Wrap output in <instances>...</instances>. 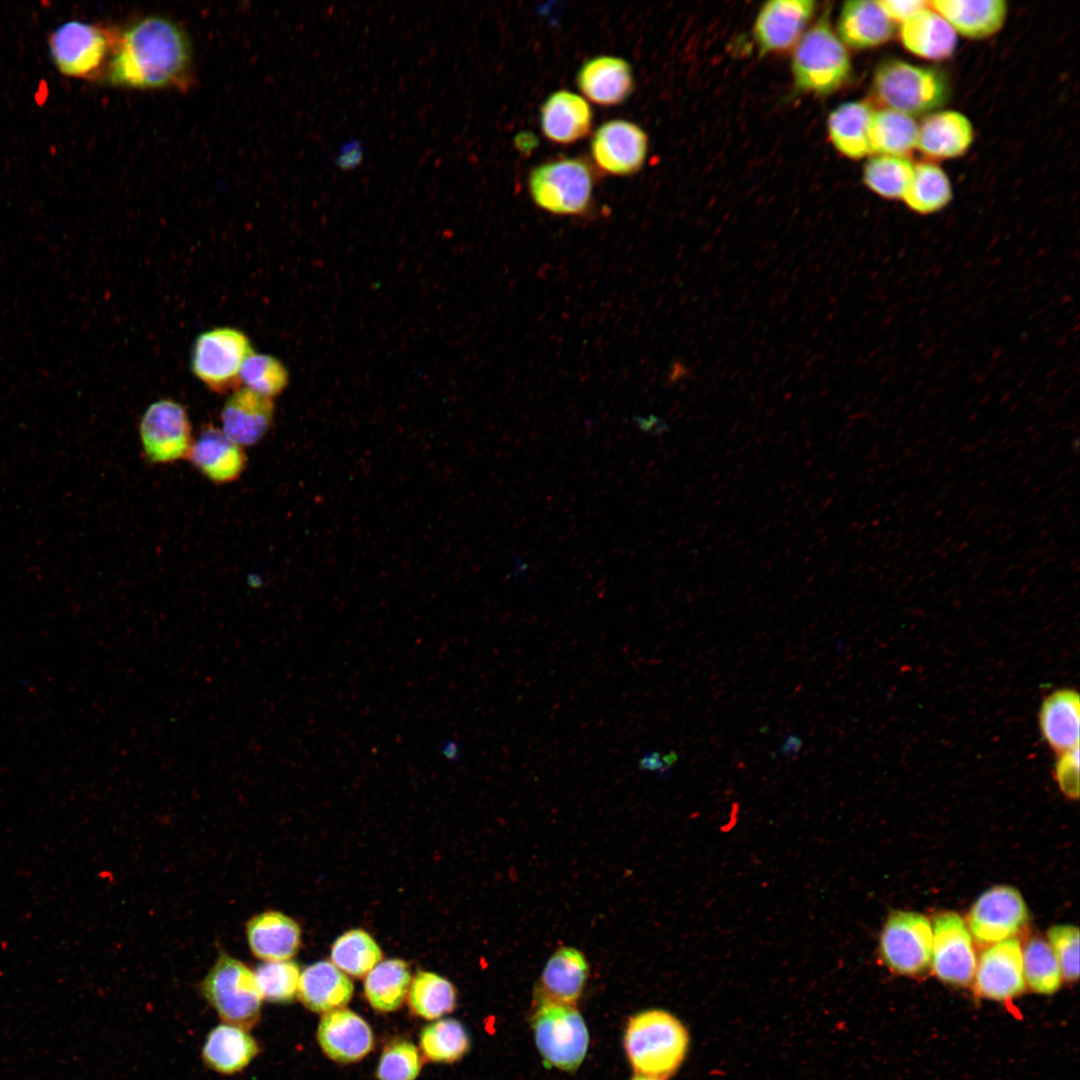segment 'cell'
<instances>
[{
    "label": "cell",
    "instance_id": "21",
    "mask_svg": "<svg viewBox=\"0 0 1080 1080\" xmlns=\"http://www.w3.org/2000/svg\"><path fill=\"white\" fill-rule=\"evenodd\" d=\"M188 459L208 480L225 484L237 480L246 466L242 446L221 428L208 425L193 440Z\"/></svg>",
    "mask_w": 1080,
    "mask_h": 1080
},
{
    "label": "cell",
    "instance_id": "34",
    "mask_svg": "<svg viewBox=\"0 0 1080 1080\" xmlns=\"http://www.w3.org/2000/svg\"><path fill=\"white\" fill-rule=\"evenodd\" d=\"M952 196L946 173L933 163H920L914 166L911 182L902 200L913 212L927 215L946 207Z\"/></svg>",
    "mask_w": 1080,
    "mask_h": 1080
},
{
    "label": "cell",
    "instance_id": "2",
    "mask_svg": "<svg viewBox=\"0 0 1080 1080\" xmlns=\"http://www.w3.org/2000/svg\"><path fill=\"white\" fill-rule=\"evenodd\" d=\"M690 1043L682 1022L668 1011L651 1009L630 1018L624 1035L627 1058L638 1073L664 1080L683 1063Z\"/></svg>",
    "mask_w": 1080,
    "mask_h": 1080
},
{
    "label": "cell",
    "instance_id": "4",
    "mask_svg": "<svg viewBox=\"0 0 1080 1080\" xmlns=\"http://www.w3.org/2000/svg\"><path fill=\"white\" fill-rule=\"evenodd\" d=\"M872 89L885 108L911 117L940 107L949 94L948 82L941 72L896 59L878 66Z\"/></svg>",
    "mask_w": 1080,
    "mask_h": 1080
},
{
    "label": "cell",
    "instance_id": "10",
    "mask_svg": "<svg viewBox=\"0 0 1080 1080\" xmlns=\"http://www.w3.org/2000/svg\"><path fill=\"white\" fill-rule=\"evenodd\" d=\"M932 939V925L927 917L916 912L895 911L889 915L880 934V959L899 974H920L931 962Z\"/></svg>",
    "mask_w": 1080,
    "mask_h": 1080
},
{
    "label": "cell",
    "instance_id": "44",
    "mask_svg": "<svg viewBox=\"0 0 1080 1080\" xmlns=\"http://www.w3.org/2000/svg\"><path fill=\"white\" fill-rule=\"evenodd\" d=\"M1054 776L1061 792L1070 799L1079 797V746L1058 754Z\"/></svg>",
    "mask_w": 1080,
    "mask_h": 1080
},
{
    "label": "cell",
    "instance_id": "38",
    "mask_svg": "<svg viewBox=\"0 0 1080 1080\" xmlns=\"http://www.w3.org/2000/svg\"><path fill=\"white\" fill-rule=\"evenodd\" d=\"M424 1055L434 1061L450 1063L460 1059L470 1047L465 1027L455 1019L446 1018L427 1025L420 1034Z\"/></svg>",
    "mask_w": 1080,
    "mask_h": 1080
},
{
    "label": "cell",
    "instance_id": "25",
    "mask_svg": "<svg viewBox=\"0 0 1080 1080\" xmlns=\"http://www.w3.org/2000/svg\"><path fill=\"white\" fill-rule=\"evenodd\" d=\"M973 138L970 120L960 112L947 110L923 120L918 126L916 147L931 158H956L970 148Z\"/></svg>",
    "mask_w": 1080,
    "mask_h": 1080
},
{
    "label": "cell",
    "instance_id": "40",
    "mask_svg": "<svg viewBox=\"0 0 1080 1080\" xmlns=\"http://www.w3.org/2000/svg\"><path fill=\"white\" fill-rule=\"evenodd\" d=\"M253 972L262 999L288 1003L295 998L301 974L296 962L291 959L263 961Z\"/></svg>",
    "mask_w": 1080,
    "mask_h": 1080
},
{
    "label": "cell",
    "instance_id": "24",
    "mask_svg": "<svg viewBox=\"0 0 1080 1080\" xmlns=\"http://www.w3.org/2000/svg\"><path fill=\"white\" fill-rule=\"evenodd\" d=\"M837 32L844 45L854 49H870L892 38L894 23L878 1L851 0L842 5Z\"/></svg>",
    "mask_w": 1080,
    "mask_h": 1080
},
{
    "label": "cell",
    "instance_id": "9",
    "mask_svg": "<svg viewBox=\"0 0 1080 1080\" xmlns=\"http://www.w3.org/2000/svg\"><path fill=\"white\" fill-rule=\"evenodd\" d=\"M248 337L240 330L219 327L201 333L193 347L192 371L210 390L224 393L239 389L240 370L253 354Z\"/></svg>",
    "mask_w": 1080,
    "mask_h": 1080
},
{
    "label": "cell",
    "instance_id": "1",
    "mask_svg": "<svg viewBox=\"0 0 1080 1080\" xmlns=\"http://www.w3.org/2000/svg\"><path fill=\"white\" fill-rule=\"evenodd\" d=\"M190 40L177 23L147 16L119 32L106 79L130 89L184 88L191 81Z\"/></svg>",
    "mask_w": 1080,
    "mask_h": 1080
},
{
    "label": "cell",
    "instance_id": "29",
    "mask_svg": "<svg viewBox=\"0 0 1080 1080\" xmlns=\"http://www.w3.org/2000/svg\"><path fill=\"white\" fill-rule=\"evenodd\" d=\"M903 46L914 55L929 60L949 58L957 46V33L948 21L926 8L900 27Z\"/></svg>",
    "mask_w": 1080,
    "mask_h": 1080
},
{
    "label": "cell",
    "instance_id": "28",
    "mask_svg": "<svg viewBox=\"0 0 1080 1080\" xmlns=\"http://www.w3.org/2000/svg\"><path fill=\"white\" fill-rule=\"evenodd\" d=\"M1080 700L1076 690L1065 688L1049 694L1039 711L1042 737L1058 754L1079 746Z\"/></svg>",
    "mask_w": 1080,
    "mask_h": 1080
},
{
    "label": "cell",
    "instance_id": "12",
    "mask_svg": "<svg viewBox=\"0 0 1080 1080\" xmlns=\"http://www.w3.org/2000/svg\"><path fill=\"white\" fill-rule=\"evenodd\" d=\"M932 968L945 983L970 984L977 960L970 932L955 912L938 914L932 926Z\"/></svg>",
    "mask_w": 1080,
    "mask_h": 1080
},
{
    "label": "cell",
    "instance_id": "5",
    "mask_svg": "<svg viewBox=\"0 0 1080 1080\" xmlns=\"http://www.w3.org/2000/svg\"><path fill=\"white\" fill-rule=\"evenodd\" d=\"M200 992L227 1024L248 1029L260 1018L262 996L254 972L227 952L219 953Z\"/></svg>",
    "mask_w": 1080,
    "mask_h": 1080
},
{
    "label": "cell",
    "instance_id": "37",
    "mask_svg": "<svg viewBox=\"0 0 1080 1080\" xmlns=\"http://www.w3.org/2000/svg\"><path fill=\"white\" fill-rule=\"evenodd\" d=\"M913 171L914 165L907 157L877 155L866 162L863 181L871 191L885 199H902Z\"/></svg>",
    "mask_w": 1080,
    "mask_h": 1080
},
{
    "label": "cell",
    "instance_id": "41",
    "mask_svg": "<svg viewBox=\"0 0 1080 1080\" xmlns=\"http://www.w3.org/2000/svg\"><path fill=\"white\" fill-rule=\"evenodd\" d=\"M240 381L246 388L273 399L287 387L289 374L274 356L253 353L242 365Z\"/></svg>",
    "mask_w": 1080,
    "mask_h": 1080
},
{
    "label": "cell",
    "instance_id": "45",
    "mask_svg": "<svg viewBox=\"0 0 1080 1080\" xmlns=\"http://www.w3.org/2000/svg\"><path fill=\"white\" fill-rule=\"evenodd\" d=\"M878 3L893 23L901 24L928 8V2L923 0H881Z\"/></svg>",
    "mask_w": 1080,
    "mask_h": 1080
},
{
    "label": "cell",
    "instance_id": "23",
    "mask_svg": "<svg viewBox=\"0 0 1080 1080\" xmlns=\"http://www.w3.org/2000/svg\"><path fill=\"white\" fill-rule=\"evenodd\" d=\"M588 974L589 966L581 951L566 946L557 949L547 961L536 987L538 1003L575 1005Z\"/></svg>",
    "mask_w": 1080,
    "mask_h": 1080
},
{
    "label": "cell",
    "instance_id": "36",
    "mask_svg": "<svg viewBox=\"0 0 1080 1080\" xmlns=\"http://www.w3.org/2000/svg\"><path fill=\"white\" fill-rule=\"evenodd\" d=\"M331 962L345 974L367 975L382 959V951L370 934L352 929L342 934L332 945Z\"/></svg>",
    "mask_w": 1080,
    "mask_h": 1080
},
{
    "label": "cell",
    "instance_id": "49",
    "mask_svg": "<svg viewBox=\"0 0 1080 1080\" xmlns=\"http://www.w3.org/2000/svg\"><path fill=\"white\" fill-rule=\"evenodd\" d=\"M801 747H802L801 738L799 736H797V735L790 734V735L786 736V738H785V740L783 742V745L781 747V752L783 754H786V755H794V754H797L800 751Z\"/></svg>",
    "mask_w": 1080,
    "mask_h": 1080
},
{
    "label": "cell",
    "instance_id": "17",
    "mask_svg": "<svg viewBox=\"0 0 1080 1080\" xmlns=\"http://www.w3.org/2000/svg\"><path fill=\"white\" fill-rule=\"evenodd\" d=\"M576 84L588 100L601 106L622 104L635 87L630 63L609 55L585 61L577 72Z\"/></svg>",
    "mask_w": 1080,
    "mask_h": 1080
},
{
    "label": "cell",
    "instance_id": "35",
    "mask_svg": "<svg viewBox=\"0 0 1080 1080\" xmlns=\"http://www.w3.org/2000/svg\"><path fill=\"white\" fill-rule=\"evenodd\" d=\"M408 1000L412 1011L425 1019L450 1013L456 1003V991L450 981L428 971H418L411 980Z\"/></svg>",
    "mask_w": 1080,
    "mask_h": 1080
},
{
    "label": "cell",
    "instance_id": "7",
    "mask_svg": "<svg viewBox=\"0 0 1080 1080\" xmlns=\"http://www.w3.org/2000/svg\"><path fill=\"white\" fill-rule=\"evenodd\" d=\"M532 1028L545 1066L563 1071L580 1066L587 1053L589 1033L575 1005L540 1002Z\"/></svg>",
    "mask_w": 1080,
    "mask_h": 1080
},
{
    "label": "cell",
    "instance_id": "3",
    "mask_svg": "<svg viewBox=\"0 0 1080 1080\" xmlns=\"http://www.w3.org/2000/svg\"><path fill=\"white\" fill-rule=\"evenodd\" d=\"M791 67L796 88L804 92L828 95L848 81L851 60L845 45L832 30L827 15H823L797 42Z\"/></svg>",
    "mask_w": 1080,
    "mask_h": 1080
},
{
    "label": "cell",
    "instance_id": "16",
    "mask_svg": "<svg viewBox=\"0 0 1080 1080\" xmlns=\"http://www.w3.org/2000/svg\"><path fill=\"white\" fill-rule=\"evenodd\" d=\"M974 991L991 1000H1009L1025 988L1018 939H1005L985 949L976 965Z\"/></svg>",
    "mask_w": 1080,
    "mask_h": 1080
},
{
    "label": "cell",
    "instance_id": "19",
    "mask_svg": "<svg viewBox=\"0 0 1080 1080\" xmlns=\"http://www.w3.org/2000/svg\"><path fill=\"white\" fill-rule=\"evenodd\" d=\"M272 398L246 387L235 390L221 411L222 431L240 446L259 442L270 429L274 417Z\"/></svg>",
    "mask_w": 1080,
    "mask_h": 1080
},
{
    "label": "cell",
    "instance_id": "50",
    "mask_svg": "<svg viewBox=\"0 0 1080 1080\" xmlns=\"http://www.w3.org/2000/svg\"><path fill=\"white\" fill-rule=\"evenodd\" d=\"M631 1080H662V1079H658V1078H653V1077H648V1076H642V1075H637L636 1077H634V1078H633V1079H631Z\"/></svg>",
    "mask_w": 1080,
    "mask_h": 1080
},
{
    "label": "cell",
    "instance_id": "47",
    "mask_svg": "<svg viewBox=\"0 0 1080 1080\" xmlns=\"http://www.w3.org/2000/svg\"><path fill=\"white\" fill-rule=\"evenodd\" d=\"M677 760L678 756L675 752L661 755L658 751H649L638 760V768L643 771L658 772L664 775Z\"/></svg>",
    "mask_w": 1080,
    "mask_h": 1080
},
{
    "label": "cell",
    "instance_id": "18",
    "mask_svg": "<svg viewBox=\"0 0 1080 1080\" xmlns=\"http://www.w3.org/2000/svg\"><path fill=\"white\" fill-rule=\"evenodd\" d=\"M317 1039L324 1053L340 1063L359 1061L371 1051L374 1042L369 1024L347 1009L325 1013L318 1025Z\"/></svg>",
    "mask_w": 1080,
    "mask_h": 1080
},
{
    "label": "cell",
    "instance_id": "27",
    "mask_svg": "<svg viewBox=\"0 0 1080 1080\" xmlns=\"http://www.w3.org/2000/svg\"><path fill=\"white\" fill-rule=\"evenodd\" d=\"M353 990L352 981L332 962L318 961L301 972L297 995L308 1009L327 1013L344 1007Z\"/></svg>",
    "mask_w": 1080,
    "mask_h": 1080
},
{
    "label": "cell",
    "instance_id": "11",
    "mask_svg": "<svg viewBox=\"0 0 1080 1080\" xmlns=\"http://www.w3.org/2000/svg\"><path fill=\"white\" fill-rule=\"evenodd\" d=\"M139 437L150 463L167 464L188 458L193 438L185 408L171 399L153 402L140 420Z\"/></svg>",
    "mask_w": 1080,
    "mask_h": 1080
},
{
    "label": "cell",
    "instance_id": "20",
    "mask_svg": "<svg viewBox=\"0 0 1080 1080\" xmlns=\"http://www.w3.org/2000/svg\"><path fill=\"white\" fill-rule=\"evenodd\" d=\"M248 947L262 961L293 958L301 946V928L290 916L267 910L253 915L245 925Z\"/></svg>",
    "mask_w": 1080,
    "mask_h": 1080
},
{
    "label": "cell",
    "instance_id": "15",
    "mask_svg": "<svg viewBox=\"0 0 1080 1080\" xmlns=\"http://www.w3.org/2000/svg\"><path fill=\"white\" fill-rule=\"evenodd\" d=\"M812 0H771L760 8L753 26V38L761 55L785 51L795 46L814 15Z\"/></svg>",
    "mask_w": 1080,
    "mask_h": 1080
},
{
    "label": "cell",
    "instance_id": "48",
    "mask_svg": "<svg viewBox=\"0 0 1080 1080\" xmlns=\"http://www.w3.org/2000/svg\"><path fill=\"white\" fill-rule=\"evenodd\" d=\"M440 755L447 761H458L461 759V746L458 741L454 739H445L440 743L439 748Z\"/></svg>",
    "mask_w": 1080,
    "mask_h": 1080
},
{
    "label": "cell",
    "instance_id": "39",
    "mask_svg": "<svg viewBox=\"0 0 1080 1080\" xmlns=\"http://www.w3.org/2000/svg\"><path fill=\"white\" fill-rule=\"evenodd\" d=\"M1023 974L1029 987L1040 994H1052L1061 985V971L1050 945L1041 938L1030 939L1022 954Z\"/></svg>",
    "mask_w": 1080,
    "mask_h": 1080
},
{
    "label": "cell",
    "instance_id": "31",
    "mask_svg": "<svg viewBox=\"0 0 1080 1080\" xmlns=\"http://www.w3.org/2000/svg\"><path fill=\"white\" fill-rule=\"evenodd\" d=\"M873 112L872 106L865 101L846 102L830 112L828 135L839 153L850 159H861L872 153L868 130Z\"/></svg>",
    "mask_w": 1080,
    "mask_h": 1080
},
{
    "label": "cell",
    "instance_id": "42",
    "mask_svg": "<svg viewBox=\"0 0 1080 1080\" xmlns=\"http://www.w3.org/2000/svg\"><path fill=\"white\" fill-rule=\"evenodd\" d=\"M420 1067V1056L415 1045L400 1040L384 1049L378 1063L377 1077L379 1080H415Z\"/></svg>",
    "mask_w": 1080,
    "mask_h": 1080
},
{
    "label": "cell",
    "instance_id": "26",
    "mask_svg": "<svg viewBox=\"0 0 1080 1080\" xmlns=\"http://www.w3.org/2000/svg\"><path fill=\"white\" fill-rule=\"evenodd\" d=\"M931 9L944 17L953 29L970 39H983L997 33L1006 20L1004 0H933Z\"/></svg>",
    "mask_w": 1080,
    "mask_h": 1080
},
{
    "label": "cell",
    "instance_id": "14",
    "mask_svg": "<svg viewBox=\"0 0 1080 1080\" xmlns=\"http://www.w3.org/2000/svg\"><path fill=\"white\" fill-rule=\"evenodd\" d=\"M590 150L594 162L602 171L614 176H629L644 165L648 136L634 122L613 119L595 130Z\"/></svg>",
    "mask_w": 1080,
    "mask_h": 1080
},
{
    "label": "cell",
    "instance_id": "8",
    "mask_svg": "<svg viewBox=\"0 0 1080 1080\" xmlns=\"http://www.w3.org/2000/svg\"><path fill=\"white\" fill-rule=\"evenodd\" d=\"M119 32L82 21L63 23L49 36L50 55L60 72L94 78L109 64Z\"/></svg>",
    "mask_w": 1080,
    "mask_h": 1080
},
{
    "label": "cell",
    "instance_id": "46",
    "mask_svg": "<svg viewBox=\"0 0 1080 1080\" xmlns=\"http://www.w3.org/2000/svg\"><path fill=\"white\" fill-rule=\"evenodd\" d=\"M364 157V147L358 139H351L341 144L333 162L338 169L352 170L358 167Z\"/></svg>",
    "mask_w": 1080,
    "mask_h": 1080
},
{
    "label": "cell",
    "instance_id": "32",
    "mask_svg": "<svg viewBox=\"0 0 1080 1080\" xmlns=\"http://www.w3.org/2000/svg\"><path fill=\"white\" fill-rule=\"evenodd\" d=\"M917 136L913 117L888 108L873 112L868 130L872 153L906 157L916 147Z\"/></svg>",
    "mask_w": 1080,
    "mask_h": 1080
},
{
    "label": "cell",
    "instance_id": "30",
    "mask_svg": "<svg viewBox=\"0 0 1080 1080\" xmlns=\"http://www.w3.org/2000/svg\"><path fill=\"white\" fill-rule=\"evenodd\" d=\"M259 1047L246 1029L231 1024L213 1028L203 1045L202 1058L212 1070L234 1074L243 1070L255 1058Z\"/></svg>",
    "mask_w": 1080,
    "mask_h": 1080
},
{
    "label": "cell",
    "instance_id": "33",
    "mask_svg": "<svg viewBox=\"0 0 1080 1080\" xmlns=\"http://www.w3.org/2000/svg\"><path fill=\"white\" fill-rule=\"evenodd\" d=\"M411 980L409 966L404 960L387 959L380 961L366 975L364 992L374 1009L393 1011L403 1003Z\"/></svg>",
    "mask_w": 1080,
    "mask_h": 1080
},
{
    "label": "cell",
    "instance_id": "43",
    "mask_svg": "<svg viewBox=\"0 0 1080 1080\" xmlns=\"http://www.w3.org/2000/svg\"><path fill=\"white\" fill-rule=\"evenodd\" d=\"M1062 977L1076 981L1079 977V930L1072 925H1056L1047 932Z\"/></svg>",
    "mask_w": 1080,
    "mask_h": 1080
},
{
    "label": "cell",
    "instance_id": "22",
    "mask_svg": "<svg viewBox=\"0 0 1080 1080\" xmlns=\"http://www.w3.org/2000/svg\"><path fill=\"white\" fill-rule=\"evenodd\" d=\"M539 119L542 133L548 140L571 144L590 133L593 113L583 97L568 90H558L542 103Z\"/></svg>",
    "mask_w": 1080,
    "mask_h": 1080
},
{
    "label": "cell",
    "instance_id": "13",
    "mask_svg": "<svg viewBox=\"0 0 1080 1080\" xmlns=\"http://www.w3.org/2000/svg\"><path fill=\"white\" fill-rule=\"evenodd\" d=\"M1028 921L1020 892L1007 885L985 891L968 915L969 930L979 944H995L1017 934Z\"/></svg>",
    "mask_w": 1080,
    "mask_h": 1080
},
{
    "label": "cell",
    "instance_id": "6",
    "mask_svg": "<svg viewBox=\"0 0 1080 1080\" xmlns=\"http://www.w3.org/2000/svg\"><path fill=\"white\" fill-rule=\"evenodd\" d=\"M594 175L580 158H561L534 167L528 176V190L541 209L562 216L582 215L592 203Z\"/></svg>",
    "mask_w": 1080,
    "mask_h": 1080
}]
</instances>
